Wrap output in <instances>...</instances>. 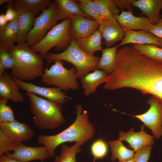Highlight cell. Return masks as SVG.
Returning a JSON list of instances; mask_svg holds the SVG:
<instances>
[{
    "mask_svg": "<svg viewBox=\"0 0 162 162\" xmlns=\"http://www.w3.org/2000/svg\"><path fill=\"white\" fill-rule=\"evenodd\" d=\"M40 162H44L42 161H41Z\"/></svg>",
    "mask_w": 162,
    "mask_h": 162,
    "instance_id": "obj_47",
    "label": "cell"
},
{
    "mask_svg": "<svg viewBox=\"0 0 162 162\" xmlns=\"http://www.w3.org/2000/svg\"><path fill=\"white\" fill-rule=\"evenodd\" d=\"M149 32L156 37L162 38V18H160L154 25H152Z\"/></svg>",
    "mask_w": 162,
    "mask_h": 162,
    "instance_id": "obj_37",
    "label": "cell"
},
{
    "mask_svg": "<svg viewBox=\"0 0 162 162\" xmlns=\"http://www.w3.org/2000/svg\"><path fill=\"white\" fill-rule=\"evenodd\" d=\"M100 59V57L94 54L85 52L73 39L64 52L57 54L48 52L44 58L48 64L57 60L70 62L76 68V76L80 78L89 71L98 69Z\"/></svg>",
    "mask_w": 162,
    "mask_h": 162,
    "instance_id": "obj_4",
    "label": "cell"
},
{
    "mask_svg": "<svg viewBox=\"0 0 162 162\" xmlns=\"http://www.w3.org/2000/svg\"><path fill=\"white\" fill-rule=\"evenodd\" d=\"M101 34L98 30L86 37L73 39L78 46L85 52L93 54L95 52L102 50Z\"/></svg>",
    "mask_w": 162,
    "mask_h": 162,
    "instance_id": "obj_23",
    "label": "cell"
},
{
    "mask_svg": "<svg viewBox=\"0 0 162 162\" xmlns=\"http://www.w3.org/2000/svg\"><path fill=\"white\" fill-rule=\"evenodd\" d=\"M71 20L70 32L73 39L84 38L98 30L99 23L81 15H75L70 17Z\"/></svg>",
    "mask_w": 162,
    "mask_h": 162,
    "instance_id": "obj_10",
    "label": "cell"
},
{
    "mask_svg": "<svg viewBox=\"0 0 162 162\" xmlns=\"http://www.w3.org/2000/svg\"><path fill=\"white\" fill-rule=\"evenodd\" d=\"M58 7L55 1L35 18L33 27L27 35L26 43L30 46L38 43L44 37L47 31L58 21Z\"/></svg>",
    "mask_w": 162,
    "mask_h": 162,
    "instance_id": "obj_7",
    "label": "cell"
},
{
    "mask_svg": "<svg viewBox=\"0 0 162 162\" xmlns=\"http://www.w3.org/2000/svg\"><path fill=\"white\" fill-rule=\"evenodd\" d=\"M118 162H134V158L133 159L124 160V161H118Z\"/></svg>",
    "mask_w": 162,
    "mask_h": 162,
    "instance_id": "obj_45",
    "label": "cell"
},
{
    "mask_svg": "<svg viewBox=\"0 0 162 162\" xmlns=\"http://www.w3.org/2000/svg\"><path fill=\"white\" fill-rule=\"evenodd\" d=\"M16 11L19 23V32L16 43L20 44L26 43L27 35L33 27L35 14L22 10Z\"/></svg>",
    "mask_w": 162,
    "mask_h": 162,
    "instance_id": "obj_22",
    "label": "cell"
},
{
    "mask_svg": "<svg viewBox=\"0 0 162 162\" xmlns=\"http://www.w3.org/2000/svg\"><path fill=\"white\" fill-rule=\"evenodd\" d=\"M152 148V146H148L137 151L134 157V162H148Z\"/></svg>",
    "mask_w": 162,
    "mask_h": 162,
    "instance_id": "obj_36",
    "label": "cell"
},
{
    "mask_svg": "<svg viewBox=\"0 0 162 162\" xmlns=\"http://www.w3.org/2000/svg\"><path fill=\"white\" fill-rule=\"evenodd\" d=\"M55 1L58 9V21L61 19L65 20L75 15H81L92 19L82 10L76 1L72 0Z\"/></svg>",
    "mask_w": 162,
    "mask_h": 162,
    "instance_id": "obj_25",
    "label": "cell"
},
{
    "mask_svg": "<svg viewBox=\"0 0 162 162\" xmlns=\"http://www.w3.org/2000/svg\"><path fill=\"white\" fill-rule=\"evenodd\" d=\"M133 0H115L114 1L117 4L118 6L121 8H126L129 11L132 12L133 10L131 8V3Z\"/></svg>",
    "mask_w": 162,
    "mask_h": 162,
    "instance_id": "obj_40",
    "label": "cell"
},
{
    "mask_svg": "<svg viewBox=\"0 0 162 162\" xmlns=\"http://www.w3.org/2000/svg\"><path fill=\"white\" fill-rule=\"evenodd\" d=\"M22 143L14 140L0 130V155L9 151H15Z\"/></svg>",
    "mask_w": 162,
    "mask_h": 162,
    "instance_id": "obj_31",
    "label": "cell"
},
{
    "mask_svg": "<svg viewBox=\"0 0 162 162\" xmlns=\"http://www.w3.org/2000/svg\"><path fill=\"white\" fill-rule=\"evenodd\" d=\"M124 37L118 45L119 47L129 44H152L162 48V43L158 38L149 32L133 30L124 31Z\"/></svg>",
    "mask_w": 162,
    "mask_h": 162,
    "instance_id": "obj_17",
    "label": "cell"
},
{
    "mask_svg": "<svg viewBox=\"0 0 162 162\" xmlns=\"http://www.w3.org/2000/svg\"><path fill=\"white\" fill-rule=\"evenodd\" d=\"M161 16L162 17V15H161Z\"/></svg>",
    "mask_w": 162,
    "mask_h": 162,
    "instance_id": "obj_48",
    "label": "cell"
},
{
    "mask_svg": "<svg viewBox=\"0 0 162 162\" xmlns=\"http://www.w3.org/2000/svg\"><path fill=\"white\" fill-rule=\"evenodd\" d=\"M119 135L118 140L127 142L134 152H137L145 147L152 146L154 142V137L144 130V125L142 126L140 132H134L133 129L132 128L127 132L120 131Z\"/></svg>",
    "mask_w": 162,
    "mask_h": 162,
    "instance_id": "obj_15",
    "label": "cell"
},
{
    "mask_svg": "<svg viewBox=\"0 0 162 162\" xmlns=\"http://www.w3.org/2000/svg\"><path fill=\"white\" fill-rule=\"evenodd\" d=\"M5 14H2L0 15V29L4 27L8 23Z\"/></svg>",
    "mask_w": 162,
    "mask_h": 162,
    "instance_id": "obj_42",
    "label": "cell"
},
{
    "mask_svg": "<svg viewBox=\"0 0 162 162\" xmlns=\"http://www.w3.org/2000/svg\"><path fill=\"white\" fill-rule=\"evenodd\" d=\"M122 142L118 140L108 142V144L110 147L112 153V161H115L117 159L118 161H124L134 158V151L128 148L123 145Z\"/></svg>",
    "mask_w": 162,
    "mask_h": 162,
    "instance_id": "obj_27",
    "label": "cell"
},
{
    "mask_svg": "<svg viewBox=\"0 0 162 162\" xmlns=\"http://www.w3.org/2000/svg\"><path fill=\"white\" fill-rule=\"evenodd\" d=\"M0 162H21L8 155L4 154L0 155Z\"/></svg>",
    "mask_w": 162,
    "mask_h": 162,
    "instance_id": "obj_41",
    "label": "cell"
},
{
    "mask_svg": "<svg viewBox=\"0 0 162 162\" xmlns=\"http://www.w3.org/2000/svg\"><path fill=\"white\" fill-rule=\"evenodd\" d=\"M30 47L25 43L17 44L8 50L14 62L10 74L13 78L26 82L43 75L45 68L43 58Z\"/></svg>",
    "mask_w": 162,
    "mask_h": 162,
    "instance_id": "obj_2",
    "label": "cell"
},
{
    "mask_svg": "<svg viewBox=\"0 0 162 162\" xmlns=\"http://www.w3.org/2000/svg\"><path fill=\"white\" fill-rule=\"evenodd\" d=\"M0 130L8 136L21 142L28 141L34 134L33 130L29 124L16 120L0 123Z\"/></svg>",
    "mask_w": 162,
    "mask_h": 162,
    "instance_id": "obj_11",
    "label": "cell"
},
{
    "mask_svg": "<svg viewBox=\"0 0 162 162\" xmlns=\"http://www.w3.org/2000/svg\"><path fill=\"white\" fill-rule=\"evenodd\" d=\"M91 153L94 158V161L102 159L107 155L108 147L107 143L103 139H99L94 141L90 148Z\"/></svg>",
    "mask_w": 162,
    "mask_h": 162,
    "instance_id": "obj_32",
    "label": "cell"
},
{
    "mask_svg": "<svg viewBox=\"0 0 162 162\" xmlns=\"http://www.w3.org/2000/svg\"><path fill=\"white\" fill-rule=\"evenodd\" d=\"M107 75L106 71L97 69L81 77L80 82L84 90V94L88 96L90 94H94L98 86L102 84V81Z\"/></svg>",
    "mask_w": 162,
    "mask_h": 162,
    "instance_id": "obj_21",
    "label": "cell"
},
{
    "mask_svg": "<svg viewBox=\"0 0 162 162\" xmlns=\"http://www.w3.org/2000/svg\"><path fill=\"white\" fill-rule=\"evenodd\" d=\"M13 78L19 85L20 88L27 92L42 96L62 104L71 100V98L68 96L66 93L62 92L61 89L57 87H41L15 78Z\"/></svg>",
    "mask_w": 162,
    "mask_h": 162,
    "instance_id": "obj_9",
    "label": "cell"
},
{
    "mask_svg": "<svg viewBox=\"0 0 162 162\" xmlns=\"http://www.w3.org/2000/svg\"><path fill=\"white\" fill-rule=\"evenodd\" d=\"M147 102L150 106L146 112L132 116L139 119L150 129L153 137L158 139L162 136V104L152 95Z\"/></svg>",
    "mask_w": 162,
    "mask_h": 162,
    "instance_id": "obj_8",
    "label": "cell"
},
{
    "mask_svg": "<svg viewBox=\"0 0 162 162\" xmlns=\"http://www.w3.org/2000/svg\"><path fill=\"white\" fill-rule=\"evenodd\" d=\"M20 89L18 84L6 71L0 75V99L15 103L23 102L24 97Z\"/></svg>",
    "mask_w": 162,
    "mask_h": 162,
    "instance_id": "obj_14",
    "label": "cell"
},
{
    "mask_svg": "<svg viewBox=\"0 0 162 162\" xmlns=\"http://www.w3.org/2000/svg\"><path fill=\"white\" fill-rule=\"evenodd\" d=\"M105 1L110 11L114 17L120 14V10L118 8V5L114 0H105Z\"/></svg>",
    "mask_w": 162,
    "mask_h": 162,
    "instance_id": "obj_39",
    "label": "cell"
},
{
    "mask_svg": "<svg viewBox=\"0 0 162 162\" xmlns=\"http://www.w3.org/2000/svg\"><path fill=\"white\" fill-rule=\"evenodd\" d=\"M158 38V39L162 43V38Z\"/></svg>",
    "mask_w": 162,
    "mask_h": 162,
    "instance_id": "obj_46",
    "label": "cell"
},
{
    "mask_svg": "<svg viewBox=\"0 0 162 162\" xmlns=\"http://www.w3.org/2000/svg\"><path fill=\"white\" fill-rule=\"evenodd\" d=\"M30 101V110L33 115L32 121L37 127L53 130L60 127L65 121L63 115L62 104L56 101L26 92Z\"/></svg>",
    "mask_w": 162,
    "mask_h": 162,
    "instance_id": "obj_3",
    "label": "cell"
},
{
    "mask_svg": "<svg viewBox=\"0 0 162 162\" xmlns=\"http://www.w3.org/2000/svg\"><path fill=\"white\" fill-rule=\"evenodd\" d=\"M49 69L44 68L41 81L50 86H55L61 89L68 91L79 88L77 81L76 69L73 66L70 69L65 68L63 61L57 60Z\"/></svg>",
    "mask_w": 162,
    "mask_h": 162,
    "instance_id": "obj_6",
    "label": "cell"
},
{
    "mask_svg": "<svg viewBox=\"0 0 162 162\" xmlns=\"http://www.w3.org/2000/svg\"><path fill=\"white\" fill-rule=\"evenodd\" d=\"M115 17L124 31L136 30L149 32L153 25L147 17L136 16L129 11L123 10Z\"/></svg>",
    "mask_w": 162,
    "mask_h": 162,
    "instance_id": "obj_16",
    "label": "cell"
},
{
    "mask_svg": "<svg viewBox=\"0 0 162 162\" xmlns=\"http://www.w3.org/2000/svg\"><path fill=\"white\" fill-rule=\"evenodd\" d=\"M71 20L66 19L55 26L38 43L30 46L44 58L48 51L55 47L58 51L65 50L73 40L70 32Z\"/></svg>",
    "mask_w": 162,
    "mask_h": 162,
    "instance_id": "obj_5",
    "label": "cell"
},
{
    "mask_svg": "<svg viewBox=\"0 0 162 162\" xmlns=\"http://www.w3.org/2000/svg\"><path fill=\"white\" fill-rule=\"evenodd\" d=\"M5 71L2 64L0 62V75H2Z\"/></svg>",
    "mask_w": 162,
    "mask_h": 162,
    "instance_id": "obj_44",
    "label": "cell"
},
{
    "mask_svg": "<svg viewBox=\"0 0 162 162\" xmlns=\"http://www.w3.org/2000/svg\"><path fill=\"white\" fill-rule=\"evenodd\" d=\"M6 154L21 162H29L35 160L44 161L50 157L47 148L31 147L23 143L12 153L6 152Z\"/></svg>",
    "mask_w": 162,
    "mask_h": 162,
    "instance_id": "obj_12",
    "label": "cell"
},
{
    "mask_svg": "<svg viewBox=\"0 0 162 162\" xmlns=\"http://www.w3.org/2000/svg\"><path fill=\"white\" fill-rule=\"evenodd\" d=\"M98 30L108 48L122 40L124 37V31L116 19H102Z\"/></svg>",
    "mask_w": 162,
    "mask_h": 162,
    "instance_id": "obj_13",
    "label": "cell"
},
{
    "mask_svg": "<svg viewBox=\"0 0 162 162\" xmlns=\"http://www.w3.org/2000/svg\"><path fill=\"white\" fill-rule=\"evenodd\" d=\"M19 32L18 17L9 22L3 28L0 29V47L9 50L16 42Z\"/></svg>",
    "mask_w": 162,
    "mask_h": 162,
    "instance_id": "obj_20",
    "label": "cell"
},
{
    "mask_svg": "<svg viewBox=\"0 0 162 162\" xmlns=\"http://www.w3.org/2000/svg\"><path fill=\"white\" fill-rule=\"evenodd\" d=\"M5 14V16L8 22L12 21L18 17L17 11L12 7L11 5L8 4Z\"/></svg>",
    "mask_w": 162,
    "mask_h": 162,
    "instance_id": "obj_38",
    "label": "cell"
},
{
    "mask_svg": "<svg viewBox=\"0 0 162 162\" xmlns=\"http://www.w3.org/2000/svg\"><path fill=\"white\" fill-rule=\"evenodd\" d=\"M82 145L78 142L71 146L63 144L61 146L60 154L56 156L53 162H77L76 155L80 152Z\"/></svg>",
    "mask_w": 162,
    "mask_h": 162,
    "instance_id": "obj_28",
    "label": "cell"
},
{
    "mask_svg": "<svg viewBox=\"0 0 162 162\" xmlns=\"http://www.w3.org/2000/svg\"><path fill=\"white\" fill-rule=\"evenodd\" d=\"M50 0H15L11 5L16 10L32 12L35 14L46 9L52 4Z\"/></svg>",
    "mask_w": 162,
    "mask_h": 162,
    "instance_id": "obj_24",
    "label": "cell"
},
{
    "mask_svg": "<svg viewBox=\"0 0 162 162\" xmlns=\"http://www.w3.org/2000/svg\"><path fill=\"white\" fill-rule=\"evenodd\" d=\"M131 46L142 54L162 62V48L152 44H134Z\"/></svg>",
    "mask_w": 162,
    "mask_h": 162,
    "instance_id": "obj_29",
    "label": "cell"
},
{
    "mask_svg": "<svg viewBox=\"0 0 162 162\" xmlns=\"http://www.w3.org/2000/svg\"><path fill=\"white\" fill-rule=\"evenodd\" d=\"M77 4L82 10L92 20L94 19L99 23L102 19L99 14L93 0H80Z\"/></svg>",
    "mask_w": 162,
    "mask_h": 162,
    "instance_id": "obj_30",
    "label": "cell"
},
{
    "mask_svg": "<svg viewBox=\"0 0 162 162\" xmlns=\"http://www.w3.org/2000/svg\"><path fill=\"white\" fill-rule=\"evenodd\" d=\"M148 94L154 97L162 104V62L159 63L151 71L146 82Z\"/></svg>",
    "mask_w": 162,
    "mask_h": 162,
    "instance_id": "obj_18",
    "label": "cell"
},
{
    "mask_svg": "<svg viewBox=\"0 0 162 162\" xmlns=\"http://www.w3.org/2000/svg\"><path fill=\"white\" fill-rule=\"evenodd\" d=\"M0 62L2 64L5 70L11 69L14 67V59L8 50L0 47Z\"/></svg>",
    "mask_w": 162,
    "mask_h": 162,
    "instance_id": "obj_35",
    "label": "cell"
},
{
    "mask_svg": "<svg viewBox=\"0 0 162 162\" xmlns=\"http://www.w3.org/2000/svg\"><path fill=\"white\" fill-rule=\"evenodd\" d=\"M8 101L0 99V123L15 120L13 111L7 104Z\"/></svg>",
    "mask_w": 162,
    "mask_h": 162,
    "instance_id": "obj_33",
    "label": "cell"
},
{
    "mask_svg": "<svg viewBox=\"0 0 162 162\" xmlns=\"http://www.w3.org/2000/svg\"><path fill=\"white\" fill-rule=\"evenodd\" d=\"M98 13L102 19H115L110 11L105 0H94Z\"/></svg>",
    "mask_w": 162,
    "mask_h": 162,
    "instance_id": "obj_34",
    "label": "cell"
},
{
    "mask_svg": "<svg viewBox=\"0 0 162 162\" xmlns=\"http://www.w3.org/2000/svg\"><path fill=\"white\" fill-rule=\"evenodd\" d=\"M118 45L102 49V56L99 61L98 69L106 71L108 75L114 71Z\"/></svg>",
    "mask_w": 162,
    "mask_h": 162,
    "instance_id": "obj_26",
    "label": "cell"
},
{
    "mask_svg": "<svg viewBox=\"0 0 162 162\" xmlns=\"http://www.w3.org/2000/svg\"><path fill=\"white\" fill-rule=\"evenodd\" d=\"M131 5L140 9L153 25L160 18V12L162 9V0H133Z\"/></svg>",
    "mask_w": 162,
    "mask_h": 162,
    "instance_id": "obj_19",
    "label": "cell"
},
{
    "mask_svg": "<svg viewBox=\"0 0 162 162\" xmlns=\"http://www.w3.org/2000/svg\"><path fill=\"white\" fill-rule=\"evenodd\" d=\"M76 118L68 128L55 135H42L38 137V143L47 148L50 157L55 156L56 148L62 144L75 142L82 145L94 137L95 129L93 124L89 121L88 112L83 110L81 104L76 105Z\"/></svg>",
    "mask_w": 162,
    "mask_h": 162,
    "instance_id": "obj_1",
    "label": "cell"
},
{
    "mask_svg": "<svg viewBox=\"0 0 162 162\" xmlns=\"http://www.w3.org/2000/svg\"><path fill=\"white\" fill-rule=\"evenodd\" d=\"M14 2V0H0V4L7 3L8 4L12 5Z\"/></svg>",
    "mask_w": 162,
    "mask_h": 162,
    "instance_id": "obj_43",
    "label": "cell"
}]
</instances>
